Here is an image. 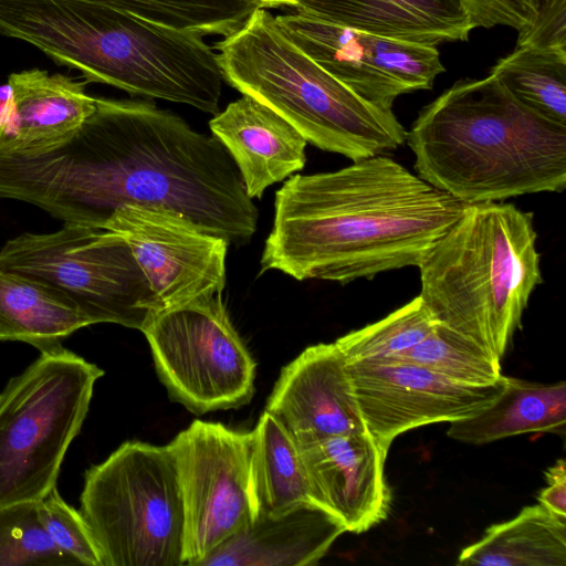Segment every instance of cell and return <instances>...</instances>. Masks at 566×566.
Wrapping results in <instances>:
<instances>
[{
	"label": "cell",
	"mask_w": 566,
	"mask_h": 566,
	"mask_svg": "<svg viewBox=\"0 0 566 566\" xmlns=\"http://www.w3.org/2000/svg\"><path fill=\"white\" fill-rule=\"evenodd\" d=\"M0 198L97 228L124 205L166 208L234 245L251 240L259 217L223 145L144 99L96 98L65 138L0 149Z\"/></svg>",
	"instance_id": "1"
},
{
	"label": "cell",
	"mask_w": 566,
	"mask_h": 566,
	"mask_svg": "<svg viewBox=\"0 0 566 566\" xmlns=\"http://www.w3.org/2000/svg\"><path fill=\"white\" fill-rule=\"evenodd\" d=\"M465 206L386 155L296 174L275 193L261 273L344 285L418 266Z\"/></svg>",
	"instance_id": "2"
},
{
	"label": "cell",
	"mask_w": 566,
	"mask_h": 566,
	"mask_svg": "<svg viewBox=\"0 0 566 566\" xmlns=\"http://www.w3.org/2000/svg\"><path fill=\"white\" fill-rule=\"evenodd\" d=\"M406 142L417 175L465 205L566 186V126L531 111L492 75L459 80L423 106Z\"/></svg>",
	"instance_id": "3"
},
{
	"label": "cell",
	"mask_w": 566,
	"mask_h": 566,
	"mask_svg": "<svg viewBox=\"0 0 566 566\" xmlns=\"http://www.w3.org/2000/svg\"><path fill=\"white\" fill-rule=\"evenodd\" d=\"M532 212L467 205L417 266L419 296L438 323L501 359L543 281Z\"/></svg>",
	"instance_id": "4"
},
{
	"label": "cell",
	"mask_w": 566,
	"mask_h": 566,
	"mask_svg": "<svg viewBox=\"0 0 566 566\" xmlns=\"http://www.w3.org/2000/svg\"><path fill=\"white\" fill-rule=\"evenodd\" d=\"M35 45L86 83L217 114L222 73L202 35L167 28L91 0H49Z\"/></svg>",
	"instance_id": "5"
},
{
	"label": "cell",
	"mask_w": 566,
	"mask_h": 566,
	"mask_svg": "<svg viewBox=\"0 0 566 566\" xmlns=\"http://www.w3.org/2000/svg\"><path fill=\"white\" fill-rule=\"evenodd\" d=\"M213 49L223 81L273 109L322 150L356 161L406 142L392 109L365 101L326 72L266 9L256 8Z\"/></svg>",
	"instance_id": "6"
},
{
	"label": "cell",
	"mask_w": 566,
	"mask_h": 566,
	"mask_svg": "<svg viewBox=\"0 0 566 566\" xmlns=\"http://www.w3.org/2000/svg\"><path fill=\"white\" fill-rule=\"evenodd\" d=\"M81 514L103 566H180L185 506L169 446L126 441L84 475Z\"/></svg>",
	"instance_id": "7"
},
{
	"label": "cell",
	"mask_w": 566,
	"mask_h": 566,
	"mask_svg": "<svg viewBox=\"0 0 566 566\" xmlns=\"http://www.w3.org/2000/svg\"><path fill=\"white\" fill-rule=\"evenodd\" d=\"M103 369L62 345L42 350L0 392V507L53 488Z\"/></svg>",
	"instance_id": "8"
},
{
	"label": "cell",
	"mask_w": 566,
	"mask_h": 566,
	"mask_svg": "<svg viewBox=\"0 0 566 566\" xmlns=\"http://www.w3.org/2000/svg\"><path fill=\"white\" fill-rule=\"evenodd\" d=\"M0 269L59 291L90 325L142 332L159 311L128 244L103 228L64 223L51 233H22L0 249Z\"/></svg>",
	"instance_id": "9"
},
{
	"label": "cell",
	"mask_w": 566,
	"mask_h": 566,
	"mask_svg": "<svg viewBox=\"0 0 566 566\" xmlns=\"http://www.w3.org/2000/svg\"><path fill=\"white\" fill-rule=\"evenodd\" d=\"M142 332L171 399L191 412L238 408L252 399L255 363L221 294L161 310Z\"/></svg>",
	"instance_id": "10"
},
{
	"label": "cell",
	"mask_w": 566,
	"mask_h": 566,
	"mask_svg": "<svg viewBox=\"0 0 566 566\" xmlns=\"http://www.w3.org/2000/svg\"><path fill=\"white\" fill-rule=\"evenodd\" d=\"M168 446L184 499L186 565L199 566L254 522L252 431L197 419Z\"/></svg>",
	"instance_id": "11"
},
{
	"label": "cell",
	"mask_w": 566,
	"mask_h": 566,
	"mask_svg": "<svg viewBox=\"0 0 566 566\" xmlns=\"http://www.w3.org/2000/svg\"><path fill=\"white\" fill-rule=\"evenodd\" d=\"M275 19L321 67L382 108L392 109L402 94L430 90L446 71L437 46L343 28L300 11Z\"/></svg>",
	"instance_id": "12"
},
{
	"label": "cell",
	"mask_w": 566,
	"mask_h": 566,
	"mask_svg": "<svg viewBox=\"0 0 566 566\" xmlns=\"http://www.w3.org/2000/svg\"><path fill=\"white\" fill-rule=\"evenodd\" d=\"M102 228L128 244L159 311L222 294L230 244L185 216L166 208L124 205Z\"/></svg>",
	"instance_id": "13"
},
{
	"label": "cell",
	"mask_w": 566,
	"mask_h": 566,
	"mask_svg": "<svg viewBox=\"0 0 566 566\" xmlns=\"http://www.w3.org/2000/svg\"><path fill=\"white\" fill-rule=\"evenodd\" d=\"M366 431L388 454L398 436L422 426L471 418L493 403L506 376L488 386L450 380L424 367L397 360L348 363Z\"/></svg>",
	"instance_id": "14"
},
{
	"label": "cell",
	"mask_w": 566,
	"mask_h": 566,
	"mask_svg": "<svg viewBox=\"0 0 566 566\" xmlns=\"http://www.w3.org/2000/svg\"><path fill=\"white\" fill-rule=\"evenodd\" d=\"M264 410L298 448L367 432L348 360L335 342L308 346L283 367Z\"/></svg>",
	"instance_id": "15"
},
{
	"label": "cell",
	"mask_w": 566,
	"mask_h": 566,
	"mask_svg": "<svg viewBox=\"0 0 566 566\" xmlns=\"http://www.w3.org/2000/svg\"><path fill=\"white\" fill-rule=\"evenodd\" d=\"M314 504L360 534L387 518L391 494L387 453L368 432L329 437L300 447Z\"/></svg>",
	"instance_id": "16"
},
{
	"label": "cell",
	"mask_w": 566,
	"mask_h": 566,
	"mask_svg": "<svg viewBox=\"0 0 566 566\" xmlns=\"http://www.w3.org/2000/svg\"><path fill=\"white\" fill-rule=\"evenodd\" d=\"M85 84L40 69L11 73L0 96V149H39L74 133L96 108Z\"/></svg>",
	"instance_id": "17"
},
{
	"label": "cell",
	"mask_w": 566,
	"mask_h": 566,
	"mask_svg": "<svg viewBox=\"0 0 566 566\" xmlns=\"http://www.w3.org/2000/svg\"><path fill=\"white\" fill-rule=\"evenodd\" d=\"M209 127L234 161L250 199H261L268 187L305 166L306 139L282 116L249 95L242 94L214 114Z\"/></svg>",
	"instance_id": "18"
},
{
	"label": "cell",
	"mask_w": 566,
	"mask_h": 566,
	"mask_svg": "<svg viewBox=\"0 0 566 566\" xmlns=\"http://www.w3.org/2000/svg\"><path fill=\"white\" fill-rule=\"evenodd\" d=\"M326 22L388 39L437 46L474 29L461 0H294Z\"/></svg>",
	"instance_id": "19"
},
{
	"label": "cell",
	"mask_w": 566,
	"mask_h": 566,
	"mask_svg": "<svg viewBox=\"0 0 566 566\" xmlns=\"http://www.w3.org/2000/svg\"><path fill=\"white\" fill-rule=\"evenodd\" d=\"M345 532L321 506L303 504L279 515L256 517L199 566L315 565Z\"/></svg>",
	"instance_id": "20"
},
{
	"label": "cell",
	"mask_w": 566,
	"mask_h": 566,
	"mask_svg": "<svg viewBox=\"0 0 566 566\" xmlns=\"http://www.w3.org/2000/svg\"><path fill=\"white\" fill-rule=\"evenodd\" d=\"M566 382L542 384L506 376L497 399L478 415L450 422L447 436L469 444H486L526 433L564 436Z\"/></svg>",
	"instance_id": "21"
},
{
	"label": "cell",
	"mask_w": 566,
	"mask_h": 566,
	"mask_svg": "<svg viewBox=\"0 0 566 566\" xmlns=\"http://www.w3.org/2000/svg\"><path fill=\"white\" fill-rule=\"evenodd\" d=\"M85 326L88 321L62 293L0 269V340L24 342L42 352Z\"/></svg>",
	"instance_id": "22"
},
{
	"label": "cell",
	"mask_w": 566,
	"mask_h": 566,
	"mask_svg": "<svg viewBox=\"0 0 566 566\" xmlns=\"http://www.w3.org/2000/svg\"><path fill=\"white\" fill-rule=\"evenodd\" d=\"M458 565L565 566L566 517L541 504L493 524L459 554Z\"/></svg>",
	"instance_id": "23"
},
{
	"label": "cell",
	"mask_w": 566,
	"mask_h": 566,
	"mask_svg": "<svg viewBox=\"0 0 566 566\" xmlns=\"http://www.w3.org/2000/svg\"><path fill=\"white\" fill-rule=\"evenodd\" d=\"M251 488L255 518L314 504L298 447L265 410L252 430Z\"/></svg>",
	"instance_id": "24"
},
{
	"label": "cell",
	"mask_w": 566,
	"mask_h": 566,
	"mask_svg": "<svg viewBox=\"0 0 566 566\" xmlns=\"http://www.w3.org/2000/svg\"><path fill=\"white\" fill-rule=\"evenodd\" d=\"M490 75L534 113L566 126V52L516 46Z\"/></svg>",
	"instance_id": "25"
},
{
	"label": "cell",
	"mask_w": 566,
	"mask_h": 566,
	"mask_svg": "<svg viewBox=\"0 0 566 566\" xmlns=\"http://www.w3.org/2000/svg\"><path fill=\"white\" fill-rule=\"evenodd\" d=\"M147 21L200 35L224 38L238 31L258 8L249 0H91Z\"/></svg>",
	"instance_id": "26"
},
{
	"label": "cell",
	"mask_w": 566,
	"mask_h": 566,
	"mask_svg": "<svg viewBox=\"0 0 566 566\" xmlns=\"http://www.w3.org/2000/svg\"><path fill=\"white\" fill-rule=\"evenodd\" d=\"M384 359L418 365L470 386L492 385L502 377L501 359L440 323L417 345Z\"/></svg>",
	"instance_id": "27"
},
{
	"label": "cell",
	"mask_w": 566,
	"mask_h": 566,
	"mask_svg": "<svg viewBox=\"0 0 566 566\" xmlns=\"http://www.w3.org/2000/svg\"><path fill=\"white\" fill-rule=\"evenodd\" d=\"M438 324L418 295L384 318L352 331L335 343L348 363L400 354L424 339Z\"/></svg>",
	"instance_id": "28"
},
{
	"label": "cell",
	"mask_w": 566,
	"mask_h": 566,
	"mask_svg": "<svg viewBox=\"0 0 566 566\" xmlns=\"http://www.w3.org/2000/svg\"><path fill=\"white\" fill-rule=\"evenodd\" d=\"M77 565L49 535L39 501L0 507V566Z\"/></svg>",
	"instance_id": "29"
},
{
	"label": "cell",
	"mask_w": 566,
	"mask_h": 566,
	"mask_svg": "<svg viewBox=\"0 0 566 566\" xmlns=\"http://www.w3.org/2000/svg\"><path fill=\"white\" fill-rule=\"evenodd\" d=\"M44 526L54 544L77 565L103 566L92 532L80 511L53 488L39 500Z\"/></svg>",
	"instance_id": "30"
},
{
	"label": "cell",
	"mask_w": 566,
	"mask_h": 566,
	"mask_svg": "<svg viewBox=\"0 0 566 566\" xmlns=\"http://www.w3.org/2000/svg\"><path fill=\"white\" fill-rule=\"evenodd\" d=\"M473 28L502 25L518 34L531 28L542 0H461Z\"/></svg>",
	"instance_id": "31"
},
{
	"label": "cell",
	"mask_w": 566,
	"mask_h": 566,
	"mask_svg": "<svg viewBox=\"0 0 566 566\" xmlns=\"http://www.w3.org/2000/svg\"><path fill=\"white\" fill-rule=\"evenodd\" d=\"M516 46L566 52V0H542L536 19Z\"/></svg>",
	"instance_id": "32"
},
{
	"label": "cell",
	"mask_w": 566,
	"mask_h": 566,
	"mask_svg": "<svg viewBox=\"0 0 566 566\" xmlns=\"http://www.w3.org/2000/svg\"><path fill=\"white\" fill-rule=\"evenodd\" d=\"M547 486L538 494V504L556 515L566 517V464L557 460L545 471Z\"/></svg>",
	"instance_id": "33"
},
{
	"label": "cell",
	"mask_w": 566,
	"mask_h": 566,
	"mask_svg": "<svg viewBox=\"0 0 566 566\" xmlns=\"http://www.w3.org/2000/svg\"><path fill=\"white\" fill-rule=\"evenodd\" d=\"M258 8H280V7H294V0H249Z\"/></svg>",
	"instance_id": "34"
}]
</instances>
